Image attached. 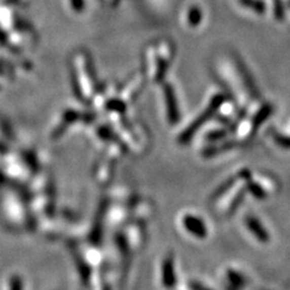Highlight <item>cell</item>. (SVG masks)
<instances>
[{
    "mask_svg": "<svg viewBox=\"0 0 290 290\" xmlns=\"http://www.w3.org/2000/svg\"><path fill=\"white\" fill-rule=\"evenodd\" d=\"M183 226L190 235L194 237L203 239L208 236V229L207 225L201 218L196 215H192V214H187L183 218Z\"/></svg>",
    "mask_w": 290,
    "mask_h": 290,
    "instance_id": "cell-1",
    "label": "cell"
},
{
    "mask_svg": "<svg viewBox=\"0 0 290 290\" xmlns=\"http://www.w3.org/2000/svg\"><path fill=\"white\" fill-rule=\"evenodd\" d=\"M245 226L250 231L251 235L254 236L260 243H267L270 241V235L267 232V230L265 229V226L261 224V222L258 218L253 215L245 216Z\"/></svg>",
    "mask_w": 290,
    "mask_h": 290,
    "instance_id": "cell-2",
    "label": "cell"
},
{
    "mask_svg": "<svg viewBox=\"0 0 290 290\" xmlns=\"http://www.w3.org/2000/svg\"><path fill=\"white\" fill-rule=\"evenodd\" d=\"M162 283L166 288L171 289L176 284L175 265L171 257L166 258L162 264Z\"/></svg>",
    "mask_w": 290,
    "mask_h": 290,
    "instance_id": "cell-3",
    "label": "cell"
},
{
    "mask_svg": "<svg viewBox=\"0 0 290 290\" xmlns=\"http://www.w3.org/2000/svg\"><path fill=\"white\" fill-rule=\"evenodd\" d=\"M228 279L230 282V284H231V289L233 290H237V289H241L242 286L244 285V277L241 275V273L236 272L235 270H229L228 272Z\"/></svg>",
    "mask_w": 290,
    "mask_h": 290,
    "instance_id": "cell-4",
    "label": "cell"
},
{
    "mask_svg": "<svg viewBox=\"0 0 290 290\" xmlns=\"http://www.w3.org/2000/svg\"><path fill=\"white\" fill-rule=\"evenodd\" d=\"M247 190L250 192L255 198H258V200H264V198H266L267 196L266 191L264 190V188L258 184V183L251 180V179L247 180Z\"/></svg>",
    "mask_w": 290,
    "mask_h": 290,
    "instance_id": "cell-5",
    "label": "cell"
},
{
    "mask_svg": "<svg viewBox=\"0 0 290 290\" xmlns=\"http://www.w3.org/2000/svg\"><path fill=\"white\" fill-rule=\"evenodd\" d=\"M235 182H236V178H230L228 182L224 183V184L222 185V187H220V188L218 189V190L215 191V195H214V197H219V196H222V195L224 194V192L228 191L229 189L232 187L233 183H235Z\"/></svg>",
    "mask_w": 290,
    "mask_h": 290,
    "instance_id": "cell-6",
    "label": "cell"
},
{
    "mask_svg": "<svg viewBox=\"0 0 290 290\" xmlns=\"http://www.w3.org/2000/svg\"><path fill=\"white\" fill-rule=\"evenodd\" d=\"M276 141L278 143L280 147H284V148H290V138H286V137H278L276 138Z\"/></svg>",
    "mask_w": 290,
    "mask_h": 290,
    "instance_id": "cell-7",
    "label": "cell"
},
{
    "mask_svg": "<svg viewBox=\"0 0 290 290\" xmlns=\"http://www.w3.org/2000/svg\"><path fill=\"white\" fill-rule=\"evenodd\" d=\"M190 286H191L192 290H210V289H208L207 286L202 285L201 283H198V282H192Z\"/></svg>",
    "mask_w": 290,
    "mask_h": 290,
    "instance_id": "cell-8",
    "label": "cell"
},
{
    "mask_svg": "<svg viewBox=\"0 0 290 290\" xmlns=\"http://www.w3.org/2000/svg\"><path fill=\"white\" fill-rule=\"evenodd\" d=\"M12 289H14V290H22L21 289V282H18L17 279H15L14 284H12Z\"/></svg>",
    "mask_w": 290,
    "mask_h": 290,
    "instance_id": "cell-9",
    "label": "cell"
}]
</instances>
